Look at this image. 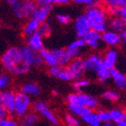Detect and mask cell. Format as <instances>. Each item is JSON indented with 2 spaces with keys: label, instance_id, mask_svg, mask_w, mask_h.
<instances>
[{
  "label": "cell",
  "instance_id": "cell-39",
  "mask_svg": "<svg viewBox=\"0 0 126 126\" xmlns=\"http://www.w3.org/2000/svg\"><path fill=\"white\" fill-rule=\"evenodd\" d=\"M58 79L61 81H65V82H68V81H71V80H73V78L71 76L70 72L68 70L67 67L66 68H62L61 69V73L59 75Z\"/></svg>",
  "mask_w": 126,
  "mask_h": 126
},
{
  "label": "cell",
  "instance_id": "cell-20",
  "mask_svg": "<svg viewBox=\"0 0 126 126\" xmlns=\"http://www.w3.org/2000/svg\"><path fill=\"white\" fill-rule=\"evenodd\" d=\"M39 122V115L33 111H30L20 119L19 126H35Z\"/></svg>",
  "mask_w": 126,
  "mask_h": 126
},
{
  "label": "cell",
  "instance_id": "cell-2",
  "mask_svg": "<svg viewBox=\"0 0 126 126\" xmlns=\"http://www.w3.org/2000/svg\"><path fill=\"white\" fill-rule=\"evenodd\" d=\"M67 101L69 104L83 106L91 111L95 110L99 105V101L96 97L83 92H73L68 94Z\"/></svg>",
  "mask_w": 126,
  "mask_h": 126
},
{
  "label": "cell",
  "instance_id": "cell-35",
  "mask_svg": "<svg viewBox=\"0 0 126 126\" xmlns=\"http://www.w3.org/2000/svg\"><path fill=\"white\" fill-rule=\"evenodd\" d=\"M37 5H67L71 0H32Z\"/></svg>",
  "mask_w": 126,
  "mask_h": 126
},
{
  "label": "cell",
  "instance_id": "cell-25",
  "mask_svg": "<svg viewBox=\"0 0 126 126\" xmlns=\"http://www.w3.org/2000/svg\"><path fill=\"white\" fill-rule=\"evenodd\" d=\"M67 107H68V111L70 112L69 113L73 114L76 117H80V118H81L82 116L86 115L89 112H91V110H89V109H87L86 107L79 106V105H73V104H69V103L67 104Z\"/></svg>",
  "mask_w": 126,
  "mask_h": 126
},
{
  "label": "cell",
  "instance_id": "cell-45",
  "mask_svg": "<svg viewBox=\"0 0 126 126\" xmlns=\"http://www.w3.org/2000/svg\"><path fill=\"white\" fill-rule=\"evenodd\" d=\"M119 35H120V41H121L122 44H125L126 43V30L119 32Z\"/></svg>",
  "mask_w": 126,
  "mask_h": 126
},
{
  "label": "cell",
  "instance_id": "cell-3",
  "mask_svg": "<svg viewBox=\"0 0 126 126\" xmlns=\"http://www.w3.org/2000/svg\"><path fill=\"white\" fill-rule=\"evenodd\" d=\"M0 62L5 71H7L8 73H12L14 69L22 63L19 48H8L0 57Z\"/></svg>",
  "mask_w": 126,
  "mask_h": 126
},
{
  "label": "cell",
  "instance_id": "cell-46",
  "mask_svg": "<svg viewBox=\"0 0 126 126\" xmlns=\"http://www.w3.org/2000/svg\"><path fill=\"white\" fill-rule=\"evenodd\" d=\"M8 116V113L4 109V108L0 105V120H2V119L5 118V117H7Z\"/></svg>",
  "mask_w": 126,
  "mask_h": 126
},
{
  "label": "cell",
  "instance_id": "cell-19",
  "mask_svg": "<svg viewBox=\"0 0 126 126\" xmlns=\"http://www.w3.org/2000/svg\"><path fill=\"white\" fill-rule=\"evenodd\" d=\"M52 52L55 56L56 60H57V63L60 67H65L68 66V64L69 63V61H71V59L69 58L68 52L66 49L63 48H58V49H54L52 50Z\"/></svg>",
  "mask_w": 126,
  "mask_h": 126
},
{
  "label": "cell",
  "instance_id": "cell-14",
  "mask_svg": "<svg viewBox=\"0 0 126 126\" xmlns=\"http://www.w3.org/2000/svg\"><path fill=\"white\" fill-rule=\"evenodd\" d=\"M52 10V5H40L37 6L36 10L34 11L31 18L35 21L39 22L40 24L44 23L47 20L50 11Z\"/></svg>",
  "mask_w": 126,
  "mask_h": 126
},
{
  "label": "cell",
  "instance_id": "cell-47",
  "mask_svg": "<svg viewBox=\"0 0 126 126\" xmlns=\"http://www.w3.org/2000/svg\"><path fill=\"white\" fill-rule=\"evenodd\" d=\"M120 18L125 20L126 19V7H122L120 8Z\"/></svg>",
  "mask_w": 126,
  "mask_h": 126
},
{
  "label": "cell",
  "instance_id": "cell-34",
  "mask_svg": "<svg viewBox=\"0 0 126 126\" xmlns=\"http://www.w3.org/2000/svg\"><path fill=\"white\" fill-rule=\"evenodd\" d=\"M31 69V67L26 64H24V63L22 62L21 64L19 66H17L14 71L12 72L11 74H13L15 76H24V75H26L28 72L30 71Z\"/></svg>",
  "mask_w": 126,
  "mask_h": 126
},
{
  "label": "cell",
  "instance_id": "cell-1",
  "mask_svg": "<svg viewBox=\"0 0 126 126\" xmlns=\"http://www.w3.org/2000/svg\"><path fill=\"white\" fill-rule=\"evenodd\" d=\"M88 20L91 30L103 33L108 30V15L105 8L97 5L88 6L84 14Z\"/></svg>",
  "mask_w": 126,
  "mask_h": 126
},
{
  "label": "cell",
  "instance_id": "cell-15",
  "mask_svg": "<svg viewBox=\"0 0 126 126\" xmlns=\"http://www.w3.org/2000/svg\"><path fill=\"white\" fill-rule=\"evenodd\" d=\"M27 45L34 52L39 53L42 49H44V43H43V38L40 35L38 32L32 34L31 36L27 37Z\"/></svg>",
  "mask_w": 126,
  "mask_h": 126
},
{
  "label": "cell",
  "instance_id": "cell-43",
  "mask_svg": "<svg viewBox=\"0 0 126 126\" xmlns=\"http://www.w3.org/2000/svg\"><path fill=\"white\" fill-rule=\"evenodd\" d=\"M105 11L107 13L108 16L112 17H119L120 16V8L113 7V6H106Z\"/></svg>",
  "mask_w": 126,
  "mask_h": 126
},
{
  "label": "cell",
  "instance_id": "cell-6",
  "mask_svg": "<svg viewBox=\"0 0 126 126\" xmlns=\"http://www.w3.org/2000/svg\"><path fill=\"white\" fill-rule=\"evenodd\" d=\"M67 68L69 70L71 76L75 80L82 79L85 76V74L87 73L84 59L81 58V57L71 60L68 64V66H67Z\"/></svg>",
  "mask_w": 126,
  "mask_h": 126
},
{
  "label": "cell",
  "instance_id": "cell-32",
  "mask_svg": "<svg viewBox=\"0 0 126 126\" xmlns=\"http://www.w3.org/2000/svg\"><path fill=\"white\" fill-rule=\"evenodd\" d=\"M64 124L66 126H80V121L73 114L67 113L64 116Z\"/></svg>",
  "mask_w": 126,
  "mask_h": 126
},
{
  "label": "cell",
  "instance_id": "cell-17",
  "mask_svg": "<svg viewBox=\"0 0 126 126\" xmlns=\"http://www.w3.org/2000/svg\"><path fill=\"white\" fill-rule=\"evenodd\" d=\"M19 50H20L22 62L24 63V64H26V65L32 67V62H33L34 59H35L38 52H34L33 50H32L26 45H24V46L20 47L19 48Z\"/></svg>",
  "mask_w": 126,
  "mask_h": 126
},
{
  "label": "cell",
  "instance_id": "cell-31",
  "mask_svg": "<svg viewBox=\"0 0 126 126\" xmlns=\"http://www.w3.org/2000/svg\"><path fill=\"white\" fill-rule=\"evenodd\" d=\"M89 84H90V81L88 79L82 78V79H76V80L73 82L72 87H73L74 89L76 90V92H81V90L83 89V88H85V87H88Z\"/></svg>",
  "mask_w": 126,
  "mask_h": 126
},
{
  "label": "cell",
  "instance_id": "cell-8",
  "mask_svg": "<svg viewBox=\"0 0 126 126\" xmlns=\"http://www.w3.org/2000/svg\"><path fill=\"white\" fill-rule=\"evenodd\" d=\"M74 29L76 32L78 39H82L87 32L90 31V24L85 15H80L76 18L74 23Z\"/></svg>",
  "mask_w": 126,
  "mask_h": 126
},
{
  "label": "cell",
  "instance_id": "cell-49",
  "mask_svg": "<svg viewBox=\"0 0 126 126\" xmlns=\"http://www.w3.org/2000/svg\"><path fill=\"white\" fill-rule=\"evenodd\" d=\"M102 126H115V124H113V123H106V124H102Z\"/></svg>",
  "mask_w": 126,
  "mask_h": 126
},
{
  "label": "cell",
  "instance_id": "cell-18",
  "mask_svg": "<svg viewBox=\"0 0 126 126\" xmlns=\"http://www.w3.org/2000/svg\"><path fill=\"white\" fill-rule=\"evenodd\" d=\"M20 92L24 93L30 97L38 96L41 94V87L37 83L34 82H27L24 83L20 88Z\"/></svg>",
  "mask_w": 126,
  "mask_h": 126
},
{
  "label": "cell",
  "instance_id": "cell-52",
  "mask_svg": "<svg viewBox=\"0 0 126 126\" xmlns=\"http://www.w3.org/2000/svg\"><path fill=\"white\" fill-rule=\"evenodd\" d=\"M0 65H1V62H0Z\"/></svg>",
  "mask_w": 126,
  "mask_h": 126
},
{
  "label": "cell",
  "instance_id": "cell-16",
  "mask_svg": "<svg viewBox=\"0 0 126 126\" xmlns=\"http://www.w3.org/2000/svg\"><path fill=\"white\" fill-rule=\"evenodd\" d=\"M111 79H113L115 87L119 90H125L126 88V76L124 72L117 68L111 69Z\"/></svg>",
  "mask_w": 126,
  "mask_h": 126
},
{
  "label": "cell",
  "instance_id": "cell-4",
  "mask_svg": "<svg viewBox=\"0 0 126 126\" xmlns=\"http://www.w3.org/2000/svg\"><path fill=\"white\" fill-rule=\"evenodd\" d=\"M32 108L34 113H36L37 114L42 116V118H44L50 124H51L52 126H59L60 120L54 113V112L51 111V109L49 107L47 102H45L44 100H35L34 102H32Z\"/></svg>",
  "mask_w": 126,
  "mask_h": 126
},
{
  "label": "cell",
  "instance_id": "cell-48",
  "mask_svg": "<svg viewBox=\"0 0 126 126\" xmlns=\"http://www.w3.org/2000/svg\"><path fill=\"white\" fill-rule=\"evenodd\" d=\"M5 1L7 3L8 5H10L11 6H12V5H14L15 4H16L17 2H19V0H5Z\"/></svg>",
  "mask_w": 126,
  "mask_h": 126
},
{
  "label": "cell",
  "instance_id": "cell-51",
  "mask_svg": "<svg viewBox=\"0 0 126 126\" xmlns=\"http://www.w3.org/2000/svg\"><path fill=\"white\" fill-rule=\"evenodd\" d=\"M52 94H58L59 92H57V91H55V90H54V91H52Z\"/></svg>",
  "mask_w": 126,
  "mask_h": 126
},
{
  "label": "cell",
  "instance_id": "cell-23",
  "mask_svg": "<svg viewBox=\"0 0 126 126\" xmlns=\"http://www.w3.org/2000/svg\"><path fill=\"white\" fill-rule=\"evenodd\" d=\"M40 56L42 57L43 63L46 64V65L50 68V67H52V66L58 65L57 63V60H56L55 56L53 54L52 50H50L48 49H42L41 51L39 52Z\"/></svg>",
  "mask_w": 126,
  "mask_h": 126
},
{
  "label": "cell",
  "instance_id": "cell-28",
  "mask_svg": "<svg viewBox=\"0 0 126 126\" xmlns=\"http://www.w3.org/2000/svg\"><path fill=\"white\" fill-rule=\"evenodd\" d=\"M102 98L103 99L106 100V101H109V102L112 103H117L120 101L121 99V94L116 91V90H113V89H107L104 91L102 93Z\"/></svg>",
  "mask_w": 126,
  "mask_h": 126
},
{
  "label": "cell",
  "instance_id": "cell-24",
  "mask_svg": "<svg viewBox=\"0 0 126 126\" xmlns=\"http://www.w3.org/2000/svg\"><path fill=\"white\" fill-rule=\"evenodd\" d=\"M40 26L39 22L35 21L34 19H30L29 21L27 22L26 24H24V26L23 27V32L25 36H31L32 34L36 33L38 32Z\"/></svg>",
  "mask_w": 126,
  "mask_h": 126
},
{
  "label": "cell",
  "instance_id": "cell-5",
  "mask_svg": "<svg viewBox=\"0 0 126 126\" xmlns=\"http://www.w3.org/2000/svg\"><path fill=\"white\" fill-rule=\"evenodd\" d=\"M32 97L28 96L22 92L16 93V100H15V114L18 117H22L25 113L30 112L32 108Z\"/></svg>",
  "mask_w": 126,
  "mask_h": 126
},
{
  "label": "cell",
  "instance_id": "cell-50",
  "mask_svg": "<svg viewBox=\"0 0 126 126\" xmlns=\"http://www.w3.org/2000/svg\"><path fill=\"white\" fill-rule=\"evenodd\" d=\"M115 126H126V122H121L119 124H116Z\"/></svg>",
  "mask_w": 126,
  "mask_h": 126
},
{
  "label": "cell",
  "instance_id": "cell-22",
  "mask_svg": "<svg viewBox=\"0 0 126 126\" xmlns=\"http://www.w3.org/2000/svg\"><path fill=\"white\" fill-rule=\"evenodd\" d=\"M126 27V21L120 17H112V19L108 22V28H110L111 31L115 32H121L124 31Z\"/></svg>",
  "mask_w": 126,
  "mask_h": 126
},
{
  "label": "cell",
  "instance_id": "cell-12",
  "mask_svg": "<svg viewBox=\"0 0 126 126\" xmlns=\"http://www.w3.org/2000/svg\"><path fill=\"white\" fill-rule=\"evenodd\" d=\"M85 47H86V44H85L83 39H77L71 42L70 44H68V47L66 48V50H67L69 58L73 60V59L80 57Z\"/></svg>",
  "mask_w": 126,
  "mask_h": 126
},
{
  "label": "cell",
  "instance_id": "cell-27",
  "mask_svg": "<svg viewBox=\"0 0 126 126\" xmlns=\"http://www.w3.org/2000/svg\"><path fill=\"white\" fill-rule=\"evenodd\" d=\"M81 120L88 126H102L101 122L97 118L96 113H94V111H91L86 115L82 116Z\"/></svg>",
  "mask_w": 126,
  "mask_h": 126
},
{
  "label": "cell",
  "instance_id": "cell-41",
  "mask_svg": "<svg viewBox=\"0 0 126 126\" xmlns=\"http://www.w3.org/2000/svg\"><path fill=\"white\" fill-rule=\"evenodd\" d=\"M0 126H19V124L11 117H5V118L0 120Z\"/></svg>",
  "mask_w": 126,
  "mask_h": 126
},
{
  "label": "cell",
  "instance_id": "cell-30",
  "mask_svg": "<svg viewBox=\"0 0 126 126\" xmlns=\"http://www.w3.org/2000/svg\"><path fill=\"white\" fill-rule=\"evenodd\" d=\"M12 79L9 73L6 72H2L0 73V92L5 90L11 84Z\"/></svg>",
  "mask_w": 126,
  "mask_h": 126
},
{
  "label": "cell",
  "instance_id": "cell-37",
  "mask_svg": "<svg viewBox=\"0 0 126 126\" xmlns=\"http://www.w3.org/2000/svg\"><path fill=\"white\" fill-rule=\"evenodd\" d=\"M103 3L106 6H113V7H126V0H103Z\"/></svg>",
  "mask_w": 126,
  "mask_h": 126
},
{
  "label": "cell",
  "instance_id": "cell-9",
  "mask_svg": "<svg viewBox=\"0 0 126 126\" xmlns=\"http://www.w3.org/2000/svg\"><path fill=\"white\" fill-rule=\"evenodd\" d=\"M84 41L86 46L92 50H97L102 45V39H101V33L94 32L93 30H90L85 34L82 38Z\"/></svg>",
  "mask_w": 126,
  "mask_h": 126
},
{
  "label": "cell",
  "instance_id": "cell-38",
  "mask_svg": "<svg viewBox=\"0 0 126 126\" xmlns=\"http://www.w3.org/2000/svg\"><path fill=\"white\" fill-rule=\"evenodd\" d=\"M12 11H13V14L15 15V16L17 17L18 19L25 18V16H24V11L22 9V5L20 1L17 2L16 4H15L14 5H12Z\"/></svg>",
  "mask_w": 126,
  "mask_h": 126
},
{
  "label": "cell",
  "instance_id": "cell-26",
  "mask_svg": "<svg viewBox=\"0 0 126 126\" xmlns=\"http://www.w3.org/2000/svg\"><path fill=\"white\" fill-rule=\"evenodd\" d=\"M21 5L25 17H32V14L38 6V5L32 0H23V2H21Z\"/></svg>",
  "mask_w": 126,
  "mask_h": 126
},
{
  "label": "cell",
  "instance_id": "cell-40",
  "mask_svg": "<svg viewBox=\"0 0 126 126\" xmlns=\"http://www.w3.org/2000/svg\"><path fill=\"white\" fill-rule=\"evenodd\" d=\"M56 19L61 24H68L71 21L70 16H68L67 14H58L56 16Z\"/></svg>",
  "mask_w": 126,
  "mask_h": 126
},
{
  "label": "cell",
  "instance_id": "cell-21",
  "mask_svg": "<svg viewBox=\"0 0 126 126\" xmlns=\"http://www.w3.org/2000/svg\"><path fill=\"white\" fill-rule=\"evenodd\" d=\"M110 114L111 123L116 124L121 122H126V113L125 111L122 108L114 107L108 111Z\"/></svg>",
  "mask_w": 126,
  "mask_h": 126
},
{
  "label": "cell",
  "instance_id": "cell-42",
  "mask_svg": "<svg viewBox=\"0 0 126 126\" xmlns=\"http://www.w3.org/2000/svg\"><path fill=\"white\" fill-rule=\"evenodd\" d=\"M61 69L62 68L60 67L59 65H56V66H52V67H50L49 69H48V73L50 75L51 78H56V79H58L59 75L61 73Z\"/></svg>",
  "mask_w": 126,
  "mask_h": 126
},
{
  "label": "cell",
  "instance_id": "cell-44",
  "mask_svg": "<svg viewBox=\"0 0 126 126\" xmlns=\"http://www.w3.org/2000/svg\"><path fill=\"white\" fill-rule=\"evenodd\" d=\"M73 1L77 5H87L88 6H92V5H97L99 0H71Z\"/></svg>",
  "mask_w": 126,
  "mask_h": 126
},
{
  "label": "cell",
  "instance_id": "cell-33",
  "mask_svg": "<svg viewBox=\"0 0 126 126\" xmlns=\"http://www.w3.org/2000/svg\"><path fill=\"white\" fill-rule=\"evenodd\" d=\"M38 33L43 38V37H48L50 36V34L51 33V26L50 25V24H48L47 22L42 23L40 24L39 29H38Z\"/></svg>",
  "mask_w": 126,
  "mask_h": 126
},
{
  "label": "cell",
  "instance_id": "cell-10",
  "mask_svg": "<svg viewBox=\"0 0 126 126\" xmlns=\"http://www.w3.org/2000/svg\"><path fill=\"white\" fill-rule=\"evenodd\" d=\"M84 62L86 70L91 73H95L97 69L103 65L102 56L98 53H92L84 59Z\"/></svg>",
  "mask_w": 126,
  "mask_h": 126
},
{
  "label": "cell",
  "instance_id": "cell-36",
  "mask_svg": "<svg viewBox=\"0 0 126 126\" xmlns=\"http://www.w3.org/2000/svg\"><path fill=\"white\" fill-rule=\"evenodd\" d=\"M97 118L99 119V121L101 122V124H106V123H110L111 119H110V114H109V112L107 110H105V109H99L96 113Z\"/></svg>",
  "mask_w": 126,
  "mask_h": 126
},
{
  "label": "cell",
  "instance_id": "cell-7",
  "mask_svg": "<svg viewBox=\"0 0 126 126\" xmlns=\"http://www.w3.org/2000/svg\"><path fill=\"white\" fill-rule=\"evenodd\" d=\"M15 100L16 93L13 90L5 89L0 92V105L9 114H15Z\"/></svg>",
  "mask_w": 126,
  "mask_h": 126
},
{
  "label": "cell",
  "instance_id": "cell-29",
  "mask_svg": "<svg viewBox=\"0 0 126 126\" xmlns=\"http://www.w3.org/2000/svg\"><path fill=\"white\" fill-rule=\"evenodd\" d=\"M95 76H96L98 81L101 83H106L111 79V70L105 68V66L102 65L95 72Z\"/></svg>",
  "mask_w": 126,
  "mask_h": 126
},
{
  "label": "cell",
  "instance_id": "cell-13",
  "mask_svg": "<svg viewBox=\"0 0 126 126\" xmlns=\"http://www.w3.org/2000/svg\"><path fill=\"white\" fill-rule=\"evenodd\" d=\"M119 53L115 49H109L105 52L104 56L102 57L103 65L108 69L115 68V66L118 61Z\"/></svg>",
  "mask_w": 126,
  "mask_h": 126
},
{
  "label": "cell",
  "instance_id": "cell-11",
  "mask_svg": "<svg viewBox=\"0 0 126 126\" xmlns=\"http://www.w3.org/2000/svg\"><path fill=\"white\" fill-rule=\"evenodd\" d=\"M101 39H102L103 43L108 47H110L111 49L117 47L121 44L119 33L113 31H111V30H107V31L104 32L103 33H101Z\"/></svg>",
  "mask_w": 126,
  "mask_h": 126
}]
</instances>
